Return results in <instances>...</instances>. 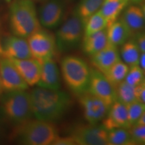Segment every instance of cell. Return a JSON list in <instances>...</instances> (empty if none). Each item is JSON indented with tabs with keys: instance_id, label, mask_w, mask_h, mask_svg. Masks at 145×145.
<instances>
[{
	"instance_id": "6da1fadb",
	"label": "cell",
	"mask_w": 145,
	"mask_h": 145,
	"mask_svg": "<svg viewBox=\"0 0 145 145\" xmlns=\"http://www.w3.org/2000/svg\"><path fill=\"white\" fill-rule=\"evenodd\" d=\"M33 116L36 119L54 122L62 118L71 106L67 93L38 86L30 92Z\"/></svg>"
},
{
	"instance_id": "7a4b0ae2",
	"label": "cell",
	"mask_w": 145,
	"mask_h": 145,
	"mask_svg": "<svg viewBox=\"0 0 145 145\" xmlns=\"http://www.w3.org/2000/svg\"><path fill=\"white\" fill-rule=\"evenodd\" d=\"M10 26L14 35L24 39L40 30L42 26L32 0H14L12 3Z\"/></svg>"
},
{
	"instance_id": "3957f363",
	"label": "cell",
	"mask_w": 145,
	"mask_h": 145,
	"mask_svg": "<svg viewBox=\"0 0 145 145\" xmlns=\"http://www.w3.org/2000/svg\"><path fill=\"white\" fill-rule=\"evenodd\" d=\"M61 70L65 83L74 93L80 95L88 91L91 69L84 60L77 56H67L61 61Z\"/></svg>"
},
{
	"instance_id": "277c9868",
	"label": "cell",
	"mask_w": 145,
	"mask_h": 145,
	"mask_svg": "<svg viewBox=\"0 0 145 145\" xmlns=\"http://www.w3.org/2000/svg\"><path fill=\"white\" fill-rule=\"evenodd\" d=\"M18 141L27 145H52L59 132L53 122L42 120L31 119L18 125Z\"/></svg>"
},
{
	"instance_id": "5b68a950",
	"label": "cell",
	"mask_w": 145,
	"mask_h": 145,
	"mask_svg": "<svg viewBox=\"0 0 145 145\" xmlns=\"http://www.w3.org/2000/svg\"><path fill=\"white\" fill-rule=\"evenodd\" d=\"M1 108L5 118L17 126L30 120L34 116L30 92L26 90L3 93Z\"/></svg>"
},
{
	"instance_id": "8992f818",
	"label": "cell",
	"mask_w": 145,
	"mask_h": 145,
	"mask_svg": "<svg viewBox=\"0 0 145 145\" xmlns=\"http://www.w3.org/2000/svg\"><path fill=\"white\" fill-rule=\"evenodd\" d=\"M84 25L75 12L61 25L56 35V45L60 52L73 49L81 42Z\"/></svg>"
},
{
	"instance_id": "52a82bcc",
	"label": "cell",
	"mask_w": 145,
	"mask_h": 145,
	"mask_svg": "<svg viewBox=\"0 0 145 145\" xmlns=\"http://www.w3.org/2000/svg\"><path fill=\"white\" fill-rule=\"evenodd\" d=\"M32 57L41 63L53 58L57 48L55 37L42 29L27 38Z\"/></svg>"
},
{
	"instance_id": "ba28073f",
	"label": "cell",
	"mask_w": 145,
	"mask_h": 145,
	"mask_svg": "<svg viewBox=\"0 0 145 145\" xmlns=\"http://www.w3.org/2000/svg\"><path fill=\"white\" fill-rule=\"evenodd\" d=\"M79 97L83 115L89 124H97L106 116L110 108L104 101L88 91Z\"/></svg>"
},
{
	"instance_id": "9c48e42d",
	"label": "cell",
	"mask_w": 145,
	"mask_h": 145,
	"mask_svg": "<svg viewBox=\"0 0 145 145\" xmlns=\"http://www.w3.org/2000/svg\"><path fill=\"white\" fill-rule=\"evenodd\" d=\"M77 127L71 135L77 145H109L108 130L104 126L90 124Z\"/></svg>"
},
{
	"instance_id": "30bf717a",
	"label": "cell",
	"mask_w": 145,
	"mask_h": 145,
	"mask_svg": "<svg viewBox=\"0 0 145 145\" xmlns=\"http://www.w3.org/2000/svg\"><path fill=\"white\" fill-rule=\"evenodd\" d=\"M0 77L3 93L29 88L10 59L0 57Z\"/></svg>"
},
{
	"instance_id": "8fae6325",
	"label": "cell",
	"mask_w": 145,
	"mask_h": 145,
	"mask_svg": "<svg viewBox=\"0 0 145 145\" xmlns=\"http://www.w3.org/2000/svg\"><path fill=\"white\" fill-rule=\"evenodd\" d=\"M88 91L106 103L109 108L117 100L114 87L104 75L95 69H91V77Z\"/></svg>"
},
{
	"instance_id": "7c38bea8",
	"label": "cell",
	"mask_w": 145,
	"mask_h": 145,
	"mask_svg": "<svg viewBox=\"0 0 145 145\" xmlns=\"http://www.w3.org/2000/svg\"><path fill=\"white\" fill-rule=\"evenodd\" d=\"M0 57L9 59L32 58L27 39L11 35L0 41Z\"/></svg>"
},
{
	"instance_id": "4fadbf2b",
	"label": "cell",
	"mask_w": 145,
	"mask_h": 145,
	"mask_svg": "<svg viewBox=\"0 0 145 145\" xmlns=\"http://www.w3.org/2000/svg\"><path fill=\"white\" fill-rule=\"evenodd\" d=\"M63 0H47L39 10V18L41 26L47 29H54L60 25L65 14Z\"/></svg>"
},
{
	"instance_id": "5bb4252c",
	"label": "cell",
	"mask_w": 145,
	"mask_h": 145,
	"mask_svg": "<svg viewBox=\"0 0 145 145\" xmlns=\"http://www.w3.org/2000/svg\"><path fill=\"white\" fill-rule=\"evenodd\" d=\"M29 87L37 86L40 80L42 63L34 58L10 59Z\"/></svg>"
},
{
	"instance_id": "9a60e30c",
	"label": "cell",
	"mask_w": 145,
	"mask_h": 145,
	"mask_svg": "<svg viewBox=\"0 0 145 145\" xmlns=\"http://www.w3.org/2000/svg\"><path fill=\"white\" fill-rule=\"evenodd\" d=\"M102 121V126L108 131L114 128H130L126 106L118 100L110 107L106 116Z\"/></svg>"
},
{
	"instance_id": "2e32d148",
	"label": "cell",
	"mask_w": 145,
	"mask_h": 145,
	"mask_svg": "<svg viewBox=\"0 0 145 145\" xmlns=\"http://www.w3.org/2000/svg\"><path fill=\"white\" fill-rule=\"evenodd\" d=\"M118 48L109 44L104 49L91 56V62L95 69L104 74L118 61H120Z\"/></svg>"
},
{
	"instance_id": "e0dca14e",
	"label": "cell",
	"mask_w": 145,
	"mask_h": 145,
	"mask_svg": "<svg viewBox=\"0 0 145 145\" xmlns=\"http://www.w3.org/2000/svg\"><path fill=\"white\" fill-rule=\"evenodd\" d=\"M37 86L54 90L59 89L61 88L59 69L53 58L42 63L40 77Z\"/></svg>"
},
{
	"instance_id": "ac0fdd59",
	"label": "cell",
	"mask_w": 145,
	"mask_h": 145,
	"mask_svg": "<svg viewBox=\"0 0 145 145\" xmlns=\"http://www.w3.org/2000/svg\"><path fill=\"white\" fill-rule=\"evenodd\" d=\"M120 18L130 29L132 35L137 34L144 26L145 17L142 9L137 5L126 7Z\"/></svg>"
},
{
	"instance_id": "d6986e66",
	"label": "cell",
	"mask_w": 145,
	"mask_h": 145,
	"mask_svg": "<svg viewBox=\"0 0 145 145\" xmlns=\"http://www.w3.org/2000/svg\"><path fill=\"white\" fill-rule=\"evenodd\" d=\"M109 43L116 46H122L132 36L130 29L121 18L106 28Z\"/></svg>"
},
{
	"instance_id": "ffe728a7",
	"label": "cell",
	"mask_w": 145,
	"mask_h": 145,
	"mask_svg": "<svg viewBox=\"0 0 145 145\" xmlns=\"http://www.w3.org/2000/svg\"><path fill=\"white\" fill-rule=\"evenodd\" d=\"M83 52L89 56H92L100 51L109 44L106 28L91 35L83 37Z\"/></svg>"
},
{
	"instance_id": "44dd1931",
	"label": "cell",
	"mask_w": 145,
	"mask_h": 145,
	"mask_svg": "<svg viewBox=\"0 0 145 145\" xmlns=\"http://www.w3.org/2000/svg\"><path fill=\"white\" fill-rule=\"evenodd\" d=\"M128 4V1L121 0H105L99 12L107 22V27L118 19L120 15Z\"/></svg>"
},
{
	"instance_id": "7402d4cb",
	"label": "cell",
	"mask_w": 145,
	"mask_h": 145,
	"mask_svg": "<svg viewBox=\"0 0 145 145\" xmlns=\"http://www.w3.org/2000/svg\"><path fill=\"white\" fill-rule=\"evenodd\" d=\"M140 50L137 42L133 40H128L120 48V56L129 67L135 65H139Z\"/></svg>"
},
{
	"instance_id": "603a6c76",
	"label": "cell",
	"mask_w": 145,
	"mask_h": 145,
	"mask_svg": "<svg viewBox=\"0 0 145 145\" xmlns=\"http://www.w3.org/2000/svg\"><path fill=\"white\" fill-rule=\"evenodd\" d=\"M105 0H81L75 12L81 18L83 25L91 16L98 12Z\"/></svg>"
},
{
	"instance_id": "cb8c5ba5",
	"label": "cell",
	"mask_w": 145,
	"mask_h": 145,
	"mask_svg": "<svg viewBox=\"0 0 145 145\" xmlns=\"http://www.w3.org/2000/svg\"><path fill=\"white\" fill-rule=\"evenodd\" d=\"M128 70L129 67L120 60L115 63L104 75L115 88L119 83L124 80Z\"/></svg>"
},
{
	"instance_id": "d4e9b609",
	"label": "cell",
	"mask_w": 145,
	"mask_h": 145,
	"mask_svg": "<svg viewBox=\"0 0 145 145\" xmlns=\"http://www.w3.org/2000/svg\"><path fill=\"white\" fill-rule=\"evenodd\" d=\"M109 145H133L137 143L132 138L129 130L126 128H118L108 130Z\"/></svg>"
},
{
	"instance_id": "484cf974",
	"label": "cell",
	"mask_w": 145,
	"mask_h": 145,
	"mask_svg": "<svg viewBox=\"0 0 145 145\" xmlns=\"http://www.w3.org/2000/svg\"><path fill=\"white\" fill-rule=\"evenodd\" d=\"M107 28V22L101 12H95L91 16L84 24L83 37L91 35Z\"/></svg>"
},
{
	"instance_id": "4316f807",
	"label": "cell",
	"mask_w": 145,
	"mask_h": 145,
	"mask_svg": "<svg viewBox=\"0 0 145 145\" xmlns=\"http://www.w3.org/2000/svg\"><path fill=\"white\" fill-rule=\"evenodd\" d=\"M135 87L124 80L115 88L117 100L124 105H128L137 101L135 95Z\"/></svg>"
},
{
	"instance_id": "83f0119b",
	"label": "cell",
	"mask_w": 145,
	"mask_h": 145,
	"mask_svg": "<svg viewBox=\"0 0 145 145\" xmlns=\"http://www.w3.org/2000/svg\"><path fill=\"white\" fill-rule=\"evenodd\" d=\"M128 112V122L130 127L137 124L143 112L145 111V104L140 101H135L126 105Z\"/></svg>"
},
{
	"instance_id": "f1b7e54d",
	"label": "cell",
	"mask_w": 145,
	"mask_h": 145,
	"mask_svg": "<svg viewBox=\"0 0 145 145\" xmlns=\"http://www.w3.org/2000/svg\"><path fill=\"white\" fill-rule=\"evenodd\" d=\"M144 71L139 65H135L129 67L128 73L124 81L132 86H137L144 81Z\"/></svg>"
},
{
	"instance_id": "f546056e",
	"label": "cell",
	"mask_w": 145,
	"mask_h": 145,
	"mask_svg": "<svg viewBox=\"0 0 145 145\" xmlns=\"http://www.w3.org/2000/svg\"><path fill=\"white\" fill-rule=\"evenodd\" d=\"M136 143L145 144V125L136 124L128 129Z\"/></svg>"
},
{
	"instance_id": "4dcf8cb0",
	"label": "cell",
	"mask_w": 145,
	"mask_h": 145,
	"mask_svg": "<svg viewBox=\"0 0 145 145\" xmlns=\"http://www.w3.org/2000/svg\"><path fill=\"white\" fill-rule=\"evenodd\" d=\"M75 141L72 136L60 137L59 136L54 140L52 145H76Z\"/></svg>"
},
{
	"instance_id": "1f68e13d",
	"label": "cell",
	"mask_w": 145,
	"mask_h": 145,
	"mask_svg": "<svg viewBox=\"0 0 145 145\" xmlns=\"http://www.w3.org/2000/svg\"><path fill=\"white\" fill-rule=\"evenodd\" d=\"M135 95L137 101L145 104V86L142 83L135 87Z\"/></svg>"
},
{
	"instance_id": "d6a6232c",
	"label": "cell",
	"mask_w": 145,
	"mask_h": 145,
	"mask_svg": "<svg viewBox=\"0 0 145 145\" xmlns=\"http://www.w3.org/2000/svg\"><path fill=\"white\" fill-rule=\"evenodd\" d=\"M136 39V42L140 48V52H145V33L138 34L137 35Z\"/></svg>"
},
{
	"instance_id": "836d02e7",
	"label": "cell",
	"mask_w": 145,
	"mask_h": 145,
	"mask_svg": "<svg viewBox=\"0 0 145 145\" xmlns=\"http://www.w3.org/2000/svg\"><path fill=\"white\" fill-rule=\"evenodd\" d=\"M139 66L142 69V70H145V52H141L139 59Z\"/></svg>"
},
{
	"instance_id": "e575fe53",
	"label": "cell",
	"mask_w": 145,
	"mask_h": 145,
	"mask_svg": "<svg viewBox=\"0 0 145 145\" xmlns=\"http://www.w3.org/2000/svg\"><path fill=\"white\" fill-rule=\"evenodd\" d=\"M137 124L145 125V111L143 112V114H142V116H141L138 120Z\"/></svg>"
},
{
	"instance_id": "d590c367",
	"label": "cell",
	"mask_w": 145,
	"mask_h": 145,
	"mask_svg": "<svg viewBox=\"0 0 145 145\" xmlns=\"http://www.w3.org/2000/svg\"><path fill=\"white\" fill-rule=\"evenodd\" d=\"M3 91L2 89V86H1V77H0V97H1V95H3Z\"/></svg>"
},
{
	"instance_id": "8d00e7d4",
	"label": "cell",
	"mask_w": 145,
	"mask_h": 145,
	"mask_svg": "<svg viewBox=\"0 0 145 145\" xmlns=\"http://www.w3.org/2000/svg\"><path fill=\"white\" fill-rule=\"evenodd\" d=\"M142 0H129V1H131L132 3H138L142 1Z\"/></svg>"
},
{
	"instance_id": "74e56055",
	"label": "cell",
	"mask_w": 145,
	"mask_h": 145,
	"mask_svg": "<svg viewBox=\"0 0 145 145\" xmlns=\"http://www.w3.org/2000/svg\"><path fill=\"white\" fill-rule=\"evenodd\" d=\"M34 2H44V1H46L47 0H32Z\"/></svg>"
},
{
	"instance_id": "f35d334b",
	"label": "cell",
	"mask_w": 145,
	"mask_h": 145,
	"mask_svg": "<svg viewBox=\"0 0 145 145\" xmlns=\"http://www.w3.org/2000/svg\"><path fill=\"white\" fill-rule=\"evenodd\" d=\"M142 11H143V13H144V17H145V4L143 5L142 7Z\"/></svg>"
},
{
	"instance_id": "ab89813d",
	"label": "cell",
	"mask_w": 145,
	"mask_h": 145,
	"mask_svg": "<svg viewBox=\"0 0 145 145\" xmlns=\"http://www.w3.org/2000/svg\"><path fill=\"white\" fill-rule=\"evenodd\" d=\"M4 1H6L7 3H11V2H12V1H13V0H4Z\"/></svg>"
},
{
	"instance_id": "60d3db41",
	"label": "cell",
	"mask_w": 145,
	"mask_h": 145,
	"mask_svg": "<svg viewBox=\"0 0 145 145\" xmlns=\"http://www.w3.org/2000/svg\"><path fill=\"white\" fill-rule=\"evenodd\" d=\"M142 84H143V85H144V86H145V79H144V81H142Z\"/></svg>"
},
{
	"instance_id": "b9f144b4",
	"label": "cell",
	"mask_w": 145,
	"mask_h": 145,
	"mask_svg": "<svg viewBox=\"0 0 145 145\" xmlns=\"http://www.w3.org/2000/svg\"><path fill=\"white\" fill-rule=\"evenodd\" d=\"M121 1H128V2H129V0H121Z\"/></svg>"
},
{
	"instance_id": "7bdbcfd3",
	"label": "cell",
	"mask_w": 145,
	"mask_h": 145,
	"mask_svg": "<svg viewBox=\"0 0 145 145\" xmlns=\"http://www.w3.org/2000/svg\"><path fill=\"white\" fill-rule=\"evenodd\" d=\"M144 75H145V70H144Z\"/></svg>"
}]
</instances>
